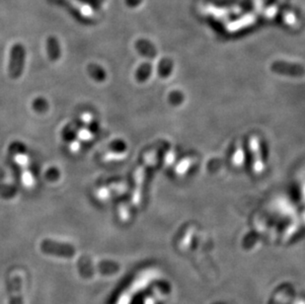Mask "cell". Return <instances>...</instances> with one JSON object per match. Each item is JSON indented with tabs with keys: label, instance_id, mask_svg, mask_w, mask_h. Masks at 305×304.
Listing matches in <instances>:
<instances>
[{
	"label": "cell",
	"instance_id": "3",
	"mask_svg": "<svg viewBox=\"0 0 305 304\" xmlns=\"http://www.w3.org/2000/svg\"><path fill=\"white\" fill-rule=\"evenodd\" d=\"M47 50H48V56L49 58L52 61H56L60 57V48L58 41L55 37H50L47 41Z\"/></svg>",
	"mask_w": 305,
	"mask_h": 304
},
{
	"label": "cell",
	"instance_id": "4",
	"mask_svg": "<svg viewBox=\"0 0 305 304\" xmlns=\"http://www.w3.org/2000/svg\"><path fill=\"white\" fill-rule=\"evenodd\" d=\"M87 71H88L91 77L98 82H102L106 79L105 70L100 65H98L96 63H90L87 67Z\"/></svg>",
	"mask_w": 305,
	"mask_h": 304
},
{
	"label": "cell",
	"instance_id": "1",
	"mask_svg": "<svg viewBox=\"0 0 305 304\" xmlns=\"http://www.w3.org/2000/svg\"><path fill=\"white\" fill-rule=\"evenodd\" d=\"M26 51L21 44H15L12 47L9 62V75L12 79H17L22 75L25 64Z\"/></svg>",
	"mask_w": 305,
	"mask_h": 304
},
{
	"label": "cell",
	"instance_id": "2",
	"mask_svg": "<svg viewBox=\"0 0 305 304\" xmlns=\"http://www.w3.org/2000/svg\"><path fill=\"white\" fill-rule=\"evenodd\" d=\"M41 248L45 253L65 258L72 257L75 253V249L73 248V246L63 243H57L51 240L43 241L41 244Z\"/></svg>",
	"mask_w": 305,
	"mask_h": 304
},
{
	"label": "cell",
	"instance_id": "5",
	"mask_svg": "<svg viewBox=\"0 0 305 304\" xmlns=\"http://www.w3.org/2000/svg\"><path fill=\"white\" fill-rule=\"evenodd\" d=\"M33 106H34V109L36 111H39V112H43V111L47 110V102L42 98L35 100Z\"/></svg>",
	"mask_w": 305,
	"mask_h": 304
}]
</instances>
